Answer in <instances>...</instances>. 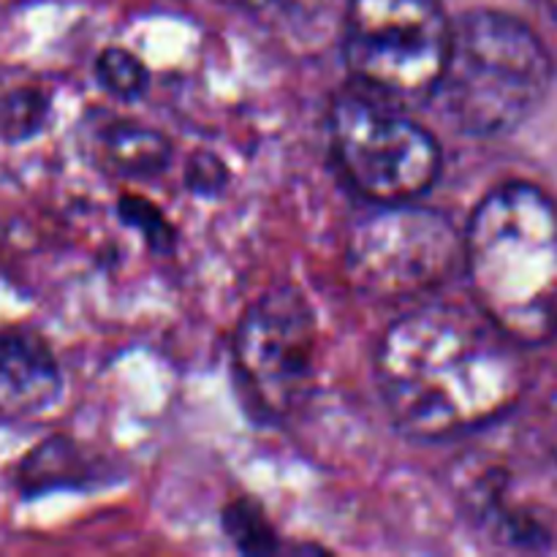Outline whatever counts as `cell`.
<instances>
[{
    "label": "cell",
    "mask_w": 557,
    "mask_h": 557,
    "mask_svg": "<svg viewBox=\"0 0 557 557\" xmlns=\"http://www.w3.org/2000/svg\"><path fill=\"white\" fill-rule=\"evenodd\" d=\"M375 375L392 422L417 441H441L493 422L517 400L515 341L482 310L422 305L384 332Z\"/></svg>",
    "instance_id": "1"
},
{
    "label": "cell",
    "mask_w": 557,
    "mask_h": 557,
    "mask_svg": "<svg viewBox=\"0 0 557 557\" xmlns=\"http://www.w3.org/2000/svg\"><path fill=\"white\" fill-rule=\"evenodd\" d=\"M476 308L515 343L557 335V207L531 183L490 190L462 239Z\"/></svg>",
    "instance_id": "2"
},
{
    "label": "cell",
    "mask_w": 557,
    "mask_h": 557,
    "mask_svg": "<svg viewBox=\"0 0 557 557\" xmlns=\"http://www.w3.org/2000/svg\"><path fill=\"white\" fill-rule=\"evenodd\" d=\"M553 85V54L531 25L476 9L451 20L449 52L433 98L468 136L511 134L536 114Z\"/></svg>",
    "instance_id": "3"
},
{
    "label": "cell",
    "mask_w": 557,
    "mask_h": 557,
    "mask_svg": "<svg viewBox=\"0 0 557 557\" xmlns=\"http://www.w3.org/2000/svg\"><path fill=\"white\" fill-rule=\"evenodd\" d=\"M449 38L441 0H348L343 58L373 96L406 107L433 98Z\"/></svg>",
    "instance_id": "4"
},
{
    "label": "cell",
    "mask_w": 557,
    "mask_h": 557,
    "mask_svg": "<svg viewBox=\"0 0 557 557\" xmlns=\"http://www.w3.org/2000/svg\"><path fill=\"white\" fill-rule=\"evenodd\" d=\"M330 139L343 177L375 205L419 199L441 174L435 136L400 103L373 92H348L332 103Z\"/></svg>",
    "instance_id": "5"
},
{
    "label": "cell",
    "mask_w": 557,
    "mask_h": 557,
    "mask_svg": "<svg viewBox=\"0 0 557 557\" xmlns=\"http://www.w3.org/2000/svg\"><path fill=\"white\" fill-rule=\"evenodd\" d=\"M462 256L457 228L444 212L379 205L351 228L343 253L357 292L373 299H406L438 288Z\"/></svg>",
    "instance_id": "6"
},
{
    "label": "cell",
    "mask_w": 557,
    "mask_h": 557,
    "mask_svg": "<svg viewBox=\"0 0 557 557\" xmlns=\"http://www.w3.org/2000/svg\"><path fill=\"white\" fill-rule=\"evenodd\" d=\"M319 326L299 288L277 286L256 299L234 335V368L256 411L288 417L308 397L315 375Z\"/></svg>",
    "instance_id": "7"
},
{
    "label": "cell",
    "mask_w": 557,
    "mask_h": 557,
    "mask_svg": "<svg viewBox=\"0 0 557 557\" xmlns=\"http://www.w3.org/2000/svg\"><path fill=\"white\" fill-rule=\"evenodd\" d=\"M63 389L54 354L38 335L11 330L0 335V408L16 417L41 413Z\"/></svg>",
    "instance_id": "8"
},
{
    "label": "cell",
    "mask_w": 557,
    "mask_h": 557,
    "mask_svg": "<svg viewBox=\"0 0 557 557\" xmlns=\"http://www.w3.org/2000/svg\"><path fill=\"white\" fill-rule=\"evenodd\" d=\"M101 150L103 161L128 177H156L172 158L166 136L131 120H117L103 128Z\"/></svg>",
    "instance_id": "9"
},
{
    "label": "cell",
    "mask_w": 557,
    "mask_h": 557,
    "mask_svg": "<svg viewBox=\"0 0 557 557\" xmlns=\"http://www.w3.org/2000/svg\"><path fill=\"white\" fill-rule=\"evenodd\" d=\"M90 473L92 466L85 460L79 446L69 444L65 438H52L36 446V451L22 460L16 484L25 495H36L58 487H79Z\"/></svg>",
    "instance_id": "10"
},
{
    "label": "cell",
    "mask_w": 557,
    "mask_h": 557,
    "mask_svg": "<svg viewBox=\"0 0 557 557\" xmlns=\"http://www.w3.org/2000/svg\"><path fill=\"white\" fill-rule=\"evenodd\" d=\"M49 117V98L38 87H11L0 96V141L22 145L44 128Z\"/></svg>",
    "instance_id": "11"
},
{
    "label": "cell",
    "mask_w": 557,
    "mask_h": 557,
    "mask_svg": "<svg viewBox=\"0 0 557 557\" xmlns=\"http://www.w3.org/2000/svg\"><path fill=\"white\" fill-rule=\"evenodd\" d=\"M223 528H226V536L237 544L239 553L267 555L277 549V539L270 520L250 500H234V504H228L226 511H223Z\"/></svg>",
    "instance_id": "12"
},
{
    "label": "cell",
    "mask_w": 557,
    "mask_h": 557,
    "mask_svg": "<svg viewBox=\"0 0 557 557\" xmlns=\"http://www.w3.org/2000/svg\"><path fill=\"white\" fill-rule=\"evenodd\" d=\"M96 71L98 82H101L112 96L123 98V101H136V98L145 96L147 79H150V76H147V69L141 65V60L120 47L103 49V52L98 54Z\"/></svg>",
    "instance_id": "13"
},
{
    "label": "cell",
    "mask_w": 557,
    "mask_h": 557,
    "mask_svg": "<svg viewBox=\"0 0 557 557\" xmlns=\"http://www.w3.org/2000/svg\"><path fill=\"white\" fill-rule=\"evenodd\" d=\"M117 212L131 228L145 237V243L150 245L156 253L166 256L174 250V226L166 221L161 210H158L152 201L141 199V196L125 194L123 199L117 201Z\"/></svg>",
    "instance_id": "14"
},
{
    "label": "cell",
    "mask_w": 557,
    "mask_h": 557,
    "mask_svg": "<svg viewBox=\"0 0 557 557\" xmlns=\"http://www.w3.org/2000/svg\"><path fill=\"white\" fill-rule=\"evenodd\" d=\"M228 183V172L223 166V161H218L215 156H207V152H199L194 161L188 163V190H196V194H218L223 190V185Z\"/></svg>",
    "instance_id": "15"
},
{
    "label": "cell",
    "mask_w": 557,
    "mask_h": 557,
    "mask_svg": "<svg viewBox=\"0 0 557 557\" xmlns=\"http://www.w3.org/2000/svg\"><path fill=\"white\" fill-rule=\"evenodd\" d=\"M549 9H553V14H555V20H557V0H549Z\"/></svg>",
    "instance_id": "16"
}]
</instances>
